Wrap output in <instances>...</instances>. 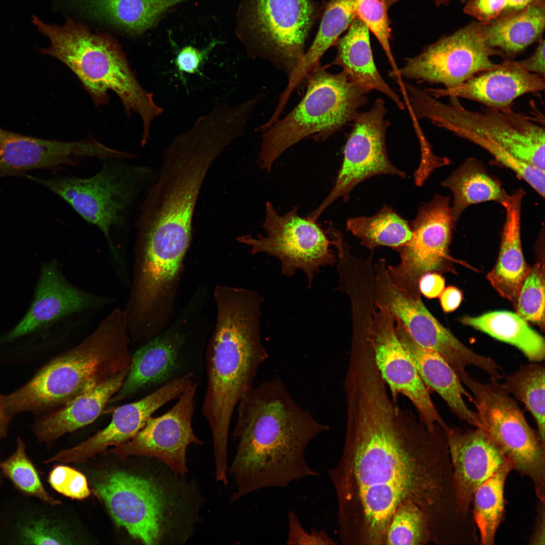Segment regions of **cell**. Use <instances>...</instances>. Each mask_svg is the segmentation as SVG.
Wrapping results in <instances>:
<instances>
[{
    "mask_svg": "<svg viewBox=\"0 0 545 545\" xmlns=\"http://www.w3.org/2000/svg\"><path fill=\"white\" fill-rule=\"evenodd\" d=\"M338 515L365 531L385 533L398 505L411 499L433 539L451 533L462 515L453 484L446 432L429 431L410 410L360 413L346 423L341 458L328 470Z\"/></svg>",
    "mask_w": 545,
    "mask_h": 545,
    "instance_id": "cell-1",
    "label": "cell"
},
{
    "mask_svg": "<svg viewBox=\"0 0 545 545\" xmlns=\"http://www.w3.org/2000/svg\"><path fill=\"white\" fill-rule=\"evenodd\" d=\"M237 407L236 452L228 470L235 487L230 502L319 475L307 463L306 451L330 427L301 407L280 379L253 386Z\"/></svg>",
    "mask_w": 545,
    "mask_h": 545,
    "instance_id": "cell-2",
    "label": "cell"
},
{
    "mask_svg": "<svg viewBox=\"0 0 545 545\" xmlns=\"http://www.w3.org/2000/svg\"><path fill=\"white\" fill-rule=\"evenodd\" d=\"M240 134L231 117L211 110L174 138L141 205L136 242L187 251L194 209L207 172Z\"/></svg>",
    "mask_w": 545,
    "mask_h": 545,
    "instance_id": "cell-3",
    "label": "cell"
},
{
    "mask_svg": "<svg viewBox=\"0 0 545 545\" xmlns=\"http://www.w3.org/2000/svg\"><path fill=\"white\" fill-rule=\"evenodd\" d=\"M216 321L205 357L207 386L201 412L211 430L215 461L228 459L229 429L235 409L253 386L268 354L260 335L261 306L257 291L218 286Z\"/></svg>",
    "mask_w": 545,
    "mask_h": 545,
    "instance_id": "cell-4",
    "label": "cell"
},
{
    "mask_svg": "<svg viewBox=\"0 0 545 545\" xmlns=\"http://www.w3.org/2000/svg\"><path fill=\"white\" fill-rule=\"evenodd\" d=\"M131 341L123 309L113 310L86 338L42 367L26 384L2 395L6 413L57 410L130 366Z\"/></svg>",
    "mask_w": 545,
    "mask_h": 545,
    "instance_id": "cell-5",
    "label": "cell"
},
{
    "mask_svg": "<svg viewBox=\"0 0 545 545\" xmlns=\"http://www.w3.org/2000/svg\"><path fill=\"white\" fill-rule=\"evenodd\" d=\"M31 22L49 41L39 49L66 65L79 78L95 106L108 103L112 90L122 101L129 117L132 111L140 116L143 125L141 144L150 137L151 123L163 108L145 90L131 70L118 42L110 36L93 34L86 26L68 19L63 25L47 23L32 15Z\"/></svg>",
    "mask_w": 545,
    "mask_h": 545,
    "instance_id": "cell-6",
    "label": "cell"
},
{
    "mask_svg": "<svg viewBox=\"0 0 545 545\" xmlns=\"http://www.w3.org/2000/svg\"><path fill=\"white\" fill-rule=\"evenodd\" d=\"M448 103L426 90L414 88L409 102L416 120L425 119L437 126L479 146L525 182L535 177V168L544 171V134L542 126L525 115L484 106L480 111L465 108L459 98Z\"/></svg>",
    "mask_w": 545,
    "mask_h": 545,
    "instance_id": "cell-7",
    "label": "cell"
},
{
    "mask_svg": "<svg viewBox=\"0 0 545 545\" xmlns=\"http://www.w3.org/2000/svg\"><path fill=\"white\" fill-rule=\"evenodd\" d=\"M94 486L116 524L144 544L182 542L177 531L181 526L190 527L194 521L193 493L188 485L173 477L116 471Z\"/></svg>",
    "mask_w": 545,
    "mask_h": 545,
    "instance_id": "cell-8",
    "label": "cell"
},
{
    "mask_svg": "<svg viewBox=\"0 0 545 545\" xmlns=\"http://www.w3.org/2000/svg\"><path fill=\"white\" fill-rule=\"evenodd\" d=\"M326 68L319 63L310 71L302 100L263 132L259 160L267 172L289 147L308 137L325 141L353 121L367 103L370 91L352 82L344 72L333 74Z\"/></svg>",
    "mask_w": 545,
    "mask_h": 545,
    "instance_id": "cell-9",
    "label": "cell"
},
{
    "mask_svg": "<svg viewBox=\"0 0 545 545\" xmlns=\"http://www.w3.org/2000/svg\"><path fill=\"white\" fill-rule=\"evenodd\" d=\"M123 158L105 159L99 171L88 178L23 177L45 187L67 202L104 236L115 269L126 266L112 240L111 231L126 223V214L140 192L155 177L148 167L130 165Z\"/></svg>",
    "mask_w": 545,
    "mask_h": 545,
    "instance_id": "cell-10",
    "label": "cell"
},
{
    "mask_svg": "<svg viewBox=\"0 0 545 545\" xmlns=\"http://www.w3.org/2000/svg\"><path fill=\"white\" fill-rule=\"evenodd\" d=\"M317 15L310 0H242L238 36L250 57L269 61L289 78Z\"/></svg>",
    "mask_w": 545,
    "mask_h": 545,
    "instance_id": "cell-11",
    "label": "cell"
},
{
    "mask_svg": "<svg viewBox=\"0 0 545 545\" xmlns=\"http://www.w3.org/2000/svg\"><path fill=\"white\" fill-rule=\"evenodd\" d=\"M472 393L479 428L502 451L513 469L532 480L539 500H545V453L537 432L499 380L479 382L467 371L457 374Z\"/></svg>",
    "mask_w": 545,
    "mask_h": 545,
    "instance_id": "cell-12",
    "label": "cell"
},
{
    "mask_svg": "<svg viewBox=\"0 0 545 545\" xmlns=\"http://www.w3.org/2000/svg\"><path fill=\"white\" fill-rule=\"evenodd\" d=\"M298 208V205L294 206L281 215L271 202L267 201L262 226L265 235H243L238 240L250 247L252 255L265 253L277 258L281 273L286 277L301 270L310 289L315 275L321 268L333 265L336 255L330 248L326 231L309 215L300 216Z\"/></svg>",
    "mask_w": 545,
    "mask_h": 545,
    "instance_id": "cell-13",
    "label": "cell"
},
{
    "mask_svg": "<svg viewBox=\"0 0 545 545\" xmlns=\"http://www.w3.org/2000/svg\"><path fill=\"white\" fill-rule=\"evenodd\" d=\"M494 56L505 58L501 50L487 44L483 23L474 21L426 46L418 55L407 59L399 74L401 77L440 83L451 89L496 68L498 64L490 59Z\"/></svg>",
    "mask_w": 545,
    "mask_h": 545,
    "instance_id": "cell-14",
    "label": "cell"
},
{
    "mask_svg": "<svg viewBox=\"0 0 545 545\" xmlns=\"http://www.w3.org/2000/svg\"><path fill=\"white\" fill-rule=\"evenodd\" d=\"M410 239L396 248L400 256L396 265L386 266L391 281L408 293L420 294L418 282L429 272L443 271L449 260V247L455 225L450 198L436 194L418 208L409 223Z\"/></svg>",
    "mask_w": 545,
    "mask_h": 545,
    "instance_id": "cell-15",
    "label": "cell"
},
{
    "mask_svg": "<svg viewBox=\"0 0 545 545\" xmlns=\"http://www.w3.org/2000/svg\"><path fill=\"white\" fill-rule=\"evenodd\" d=\"M387 112L384 101L376 99L370 109L359 113L344 148L343 159L334 186L319 206L309 215L317 220L331 204L342 198L346 202L350 193L361 182L380 175L406 177L404 172L394 166L388 155L385 119Z\"/></svg>",
    "mask_w": 545,
    "mask_h": 545,
    "instance_id": "cell-16",
    "label": "cell"
},
{
    "mask_svg": "<svg viewBox=\"0 0 545 545\" xmlns=\"http://www.w3.org/2000/svg\"><path fill=\"white\" fill-rule=\"evenodd\" d=\"M377 365L397 404L400 394L416 409L420 421L430 432L437 424L447 431L449 426L441 417L408 353L396 334L395 318L388 308L375 302L371 321L366 329Z\"/></svg>",
    "mask_w": 545,
    "mask_h": 545,
    "instance_id": "cell-17",
    "label": "cell"
},
{
    "mask_svg": "<svg viewBox=\"0 0 545 545\" xmlns=\"http://www.w3.org/2000/svg\"><path fill=\"white\" fill-rule=\"evenodd\" d=\"M114 301L74 285L66 278L60 263L51 259L41 267L28 311L1 341H12L60 323H86Z\"/></svg>",
    "mask_w": 545,
    "mask_h": 545,
    "instance_id": "cell-18",
    "label": "cell"
},
{
    "mask_svg": "<svg viewBox=\"0 0 545 545\" xmlns=\"http://www.w3.org/2000/svg\"><path fill=\"white\" fill-rule=\"evenodd\" d=\"M202 354V348L191 344L185 332L174 327L161 332L132 355L128 373L108 404L154 391L190 373L197 375Z\"/></svg>",
    "mask_w": 545,
    "mask_h": 545,
    "instance_id": "cell-19",
    "label": "cell"
},
{
    "mask_svg": "<svg viewBox=\"0 0 545 545\" xmlns=\"http://www.w3.org/2000/svg\"><path fill=\"white\" fill-rule=\"evenodd\" d=\"M385 259L375 266V302L386 307L422 347L438 353L456 371L473 364L477 354L443 326L423 304L420 294L397 287L387 271Z\"/></svg>",
    "mask_w": 545,
    "mask_h": 545,
    "instance_id": "cell-20",
    "label": "cell"
},
{
    "mask_svg": "<svg viewBox=\"0 0 545 545\" xmlns=\"http://www.w3.org/2000/svg\"><path fill=\"white\" fill-rule=\"evenodd\" d=\"M198 386L197 381L190 383L169 411L159 416L150 417L134 437L115 446L112 452L121 458L131 456L155 458L175 475L184 476L188 472V446L203 444L192 424Z\"/></svg>",
    "mask_w": 545,
    "mask_h": 545,
    "instance_id": "cell-21",
    "label": "cell"
},
{
    "mask_svg": "<svg viewBox=\"0 0 545 545\" xmlns=\"http://www.w3.org/2000/svg\"><path fill=\"white\" fill-rule=\"evenodd\" d=\"M115 150L93 138L61 141L28 136L0 128V178L23 176L35 170H59L75 166L85 157L105 159Z\"/></svg>",
    "mask_w": 545,
    "mask_h": 545,
    "instance_id": "cell-22",
    "label": "cell"
},
{
    "mask_svg": "<svg viewBox=\"0 0 545 545\" xmlns=\"http://www.w3.org/2000/svg\"><path fill=\"white\" fill-rule=\"evenodd\" d=\"M194 380L192 374L175 379L137 401L120 406L113 411L109 424L94 435L61 451L45 463L81 462L104 452L108 447L125 443L134 437L159 408L178 398Z\"/></svg>",
    "mask_w": 545,
    "mask_h": 545,
    "instance_id": "cell-23",
    "label": "cell"
},
{
    "mask_svg": "<svg viewBox=\"0 0 545 545\" xmlns=\"http://www.w3.org/2000/svg\"><path fill=\"white\" fill-rule=\"evenodd\" d=\"M446 436L456 502L462 513L469 517L475 491L510 461L479 428L463 430L449 427Z\"/></svg>",
    "mask_w": 545,
    "mask_h": 545,
    "instance_id": "cell-24",
    "label": "cell"
},
{
    "mask_svg": "<svg viewBox=\"0 0 545 545\" xmlns=\"http://www.w3.org/2000/svg\"><path fill=\"white\" fill-rule=\"evenodd\" d=\"M544 86V78L526 71L518 61L505 58L496 68L478 73L457 87L426 91L435 98H465L486 107L510 112L515 99L542 91Z\"/></svg>",
    "mask_w": 545,
    "mask_h": 545,
    "instance_id": "cell-25",
    "label": "cell"
},
{
    "mask_svg": "<svg viewBox=\"0 0 545 545\" xmlns=\"http://www.w3.org/2000/svg\"><path fill=\"white\" fill-rule=\"evenodd\" d=\"M394 318L397 336L428 390L437 392L460 420L479 427L480 422L476 412L470 409L463 399L465 396L472 401V396L464 388L451 365L437 352L419 345L403 323Z\"/></svg>",
    "mask_w": 545,
    "mask_h": 545,
    "instance_id": "cell-26",
    "label": "cell"
},
{
    "mask_svg": "<svg viewBox=\"0 0 545 545\" xmlns=\"http://www.w3.org/2000/svg\"><path fill=\"white\" fill-rule=\"evenodd\" d=\"M129 367L54 411L40 415L33 425L40 442L50 445L62 435L93 422L119 391Z\"/></svg>",
    "mask_w": 545,
    "mask_h": 545,
    "instance_id": "cell-27",
    "label": "cell"
},
{
    "mask_svg": "<svg viewBox=\"0 0 545 545\" xmlns=\"http://www.w3.org/2000/svg\"><path fill=\"white\" fill-rule=\"evenodd\" d=\"M524 190L519 189L508 194L502 204L506 211L498 259L487 275L494 289L515 304L523 283L529 270L522 252L521 215Z\"/></svg>",
    "mask_w": 545,
    "mask_h": 545,
    "instance_id": "cell-28",
    "label": "cell"
},
{
    "mask_svg": "<svg viewBox=\"0 0 545 545\" xmlns=\"http://www.w3.org/2000/svg\"><path fill=\"white\" fill-rule=\"evenodd\" d=\"M369 29L359 18L356 17L347 32L339 37L334 45L337 53L330 65L341 67L354 83L370 92L377 90L391 98L401 110L405 104L389 86L376 67L371 47Z\"/></svg>",
    "mask_w": 545,
    "mask_h": 545,
    "instance_id": "cell-29",
    "label": "cell"
},
{
    "mask_svg": "<svg viewBox=\"0 0 545 545\" xmlns=\"http://www.w3.org/2000/svg\"><path fill=\"white\" fill-rule=\"evenodd\" d=\"M544 28L545 5L531 6L516 13L483 23L488 45L512 59L539 40Z\"/></svg>",
    "mask_w": 545,
    "mask_h": 545,
    "instance_id": "cell-30",
    "label": "cell"
},
{
    "mask_svg": "<svg viewBox=\"0 0 545 545\" xmlns=\"http://www.w3.org/2000/svg\"><path fill=\"white\" fill-rule=\"evenodd\" d=\"M453 194L452 215L455 223L471 205L487 201L502 204L508 194L501 183L487 172L480 160L467 158L441 183Z\"/></svg>",
    "mask_w": 545,
    "mask_h": 545,
    "instance_id": "cell-31",
    "label": "cell"
},
{
    "mask_svg": "<svg viewBox=\"0 0 545 545\" xmlns=\"http://www.w3.org/2000/svg\"><path fill=\"white\" fill-rule=\"evenodd\" d=\"M461 320L465 325L515 346L530 361L540 362L544 358L543 337L517 313L496 311L476 317L466 316Z\"/></svg>",
    "mask_w": 545,
    "mask_h": 545,
    "instance_id": "cell-32",
    "label": "cell"
},
{
    "mask_svg": "<svg viewBox=\"0 0 545 545\" xmlns=\"http://www.w3.org/2000/svg\"><path fill=\"white\" fill-rule=\"evenodd\" d=\"M185 1L83 0V3L94 17L129 33L140 34L153 27L170 8Z\"/></svg>",
    "mask_w": 545,
    "mask_h": 545,
    "instance_id": "cell-33",
    "label": "cell"
},
{
    "mask_svg": "<svg viewBox=\"0 0 545 545\" xmlns=\"http://www.w3.org/2000/svg\"><path fill=\"white\" fill-rule=\"evenodd\" d=\"M355 11L349 0H330L321 20L317 34L296 70L288 78L285 89L289 94L306 79L310 71L318 64L325 51L339 36L347 30L354 18Z\"/></svg>",
    "mask_w": 545,
    "mask_h": 545,
    "instance_id": "cell-34",
    "label": "cell"
},
{
    "mask_svg": "<svg viewBox=\"0 0 545 545\" xmlns=\"http://www.w3.org/2000/svg\"><path fill=\"white\" fill-rule=\"evenodd\" d=\"M346 229L370 250L378 246L395 249L407 242L412 234L409 222L387 204L371 216L348 219Z\"/></svg>",
    "mask_w": 545,
    "mask_h": 545,
    "instance_id": "cell-35",
    "label": "cell"
},
{
    "mask_svg": "<svg viewBox=\"0 0 545 545\" xmlns=\"http://www.w3.org/2000/svg\"><path fill=\"white\" fill-rule=\"evenodd\" d=\"M513 469L512 463L507 462L484 481L473 494V517L481 544L495 543L496 533L504 514L505 482Z\"/></svg>",
    "mask_w": 545,
    "mask_h": 545,
    "instance_id": "cell-36",
    "label": "cell"
},
{
    "mask_svg": "<svg viewBox=\"0 0 545 545\" xmlns=\"http://www.w3.org/2000/svg\"><path fill=\"white\" fill-rule=\"evenodd\" d=\"M544 376L543 365L533 363L521 366L507 376L504 389L521 401L535 421L537 433L544 445Z\"/></svg>",
    "mask_w": 545,
    "mask_h": 545,
    "instance_id": "cell-37",
    "label": "cell"
},
{
    "mask_svg": "<svg viewBox=\"0 0 545 545\" xmlns=\"http://www.w3.org/2000/svg\"><path fill=\"white\" fill-rule=\"evenodd\" d=\"M431 541L427 518L411 499L402 501L391 518L386 545H426Z\"/></svg>",
    "mask_w": 545,
    "mask_h": 545,
    "instance_id": "cell-38",
    "label": "cell"
},
{
    "mask_svg": "<svg viewBox=\"0 0 545 545\" xmlns=\"http://www.w3.org/2000/svg\"><path fill=\"white\" fill-rule=\"evenodd\" d=\"M16 451L0 463V468L15 487L24 494L35 497L51 505H60L44 488L38 473L25 452V444L18 438Z\"/></svg>",
    "mask_w": 545,
    "mask_h": 545,
    "instance_id": "cell-39",
    "label": "cell"
},
{
    "mask_svg": "<svg viewBox=\"0 0 545 545\" xmlns=\"http://www.w3.org/2000/svg\"><path fill=\"white\" fill-rule=\"evenodd\" d=\"M514 305L524 319L544 328V271L540 262L530 267Z\"/></svg>",
    "mask_w": 545,
    "mask_h": 545,
    "instance_id": "cell-40",
    "label": "cell"
},
{
    "mask_svg": "<svg viewBox=\"0 0 545 545\" xmlns=\"http://www.w3.org/2000/svg\"><path fill=\"white\" fill-rule=\"evenodd\" d=\"M356 14L357 17L368 26L379 44L392 68L394 75L399 70L390 46L391 28L389 18L388 9L380 0H349Z\"/></svg>",
    "mask_w": 545,
    "mask_h": 545,
    "instance_id": "cell-41",
    "label": "cell"
},
{
    "mask_svg": "<svg viewBox=\"0 0 545 545\" xmlns=\"http://www.w3.org/2000/svg\"><path fill=\"white\" fill-rule=\"evenodd\" d=\"M48 482L57 492L71 499L82 500L90 495L85 476L67 466H56L49 473Z\"/></svg>",
    "mask_w": 545,
    "mask_h": 545,
    "instance_id": "cell-42",
    "label": "cell"
},
{
    "mask_svg": "<svg viewBox=\"0 0 545 545\" xmlns=\"http://www.w3.org/2000/svg\"><path fill=\"white\" fill-rule=\"evenodd\" d=\"M21 536L25 543L36 544H65L71 543L63 532L49 520H32L21 529Z\"/></svg>",
    "mask_w": 545,
    "mask_h": 545,
    "instance_id": "cell-43",
    "label": "cell"
},
{
    "mask_svg": "<svg viewBox=\"0 0 545 545\" xmlns=\"http://www.w3.org/2000/svg\"><path fill=\"white\" fill-rule=\"evenodd\" d=\"M409 113L421 151V160L418 168L414 172V179L417 186H421L435 169L449 165L450 160L447 157H439L434 154L431 145L419 126L417 120L411 112Z\"/></svg>",
    "mask_w": 545,
    "mask_h": 545,
    "instance_id": "cell-44",
    "label": "cell"
},
{
    "mask_svg": "<svg viewBox=\"0 0 545 545\" xmlns=\"http://www.w3.org/2000/svg\"><path fill=\"white\" fill-rule=\"evenodd\" d=\"M288 534L286 544L335 545V540L322 530L312 529L307 532L303 528L297 514L291 510L287 511Z\"/></svg>",
    "mask_w": 545,
    "mask_h": 545,
    "instance_id": "cell-45",
    "label": "cell"
},
{
    "mask_svg": "<svg viewBox=\"0 0 545 545\" xmlns=\"http://www.w3.org/2000/svg\"><path fill=\"white\" fill-rule=\"evenodd\" d=\"M213 40L206 47L200 49L191 45L182 47L177 53L175 64L182 79L183 74H201L200 68L209 53L218 43Z\"/></svg>",
    "mask_w": 545,
    "mask_h": 545,
    "instance_id": "cell-46",
    "label": "cell"
},
{
    "mask_svg": "<svg viewBox=\"0 0 545 545\" xmlns=\"http://www.w3.org/2000/svg\"><path fill=\"white\" fill-rule=\"evenodd\" d=\"M507 0H469L464 7V13L483 23L498 18L504 11Z\"/></svg>",
    "mask_w": 545,
    "mask_h": 545,
    "instance_id": "cell-47",
    "label": "cell"
},
{
    "mask_svg": "<svg viewBox=\"0 0 545 545\" xmlns=\"http://www.w3.org/2000/svg\"><path fill=\"white\" fill-rule=\"evenodd\" d=\"M545 40L541 38L534 52L528 58L518 61L520 65L526 71L544 78Z\"/></svg>",
    "mask_w": 545,
    "mask_h": 545,
    "instance_id": "cell-48",
    "label": "cell"
},
{
    "mask_svg": "<svg viewBox=\"0 0 545 545\" xmlns=\"http://www.w3.org/2000/svg\"><path fill=\"white\" fill-rule=\"evenodd\" d=\"M444 279L436 272L425 274L420 279L418 288L420 293L429 299L439 297L445 289Z\"/></svg>",
    "mask_w": 545,
    "mask_h": 545,
    "instance_id": "cell-49",
    "label": "cell"
},
{
    "mask_svg": "<svg viewBox=\"0 0 545 545\" xmlns=\"http://www.w3.org/2000/svg\"><path fill=\"white\" fill-rule=\"evenodd\" d=\"M439 297L442 308L446 312H451L457 309L462 299L461 292L452 286L445 289Z\"/></svg>",
    "mask_w": 545,
    "mask_h": 545,
    "instance_id": "cell-50",
    "label": "cell"
},
{
    "mask_svg": "<svg viewBox=\"0 0 545 545\" xmlns=\"http://www.w3.org/2000/svg\"><path fill=\"white\" fill-rule=\"evenodd\" d=\"M538 514L533 533L530 539V544L544 545L545 544V512L544 501L538 503Z\"/></svg>",
    "mask_w": 545,
    "mask_h": 545,
    "instance_id": "cell-51",
    "label": "cell"
},
{
    "mask_svg": "<svg viewBox=\"0 0 545 545\" xmlns=\"http://www.w3.org/2000/svg\"><path fill=\"white\" fill-rule=\"evenodd\" d=\"M544 4V0H507L506 7L499 17L516 13L531 6Z\"/></svg>",
    "mask_w": 545,
    "mask_h": 545,
    "instance_id": "cell-52",
    "label": "cell"
},
{
    "mask_svg": "<svg viewBox=\"0 0 545 545\" xmlns=\"http://www.w3.org/2000/svg\"><path fill=\"white\" fill-rule=\"evenodd\" d=\"M2 395H0V442L7 434L8 426L12 416L8 415L5 412L3 402Z\"/></svg>",
    "mask_w": 545,
    "mask_h": 545,
    "instance_id": "cell-53",
    "label": "cell"
},
{
    "mask_svg": "<svg viewBox=\"0 0 545 545\" xmlns=\"http://www.w3.org/2000/svg\"><path fill=\"white\" fill-rule=\"evenodd\" d=\"M389 9L391 7L401 0H380ZM437 7L448 4L452 0H432Z\"/></svg>",
    "mask_w": 545,
    "mask_h": 545,
    "instance_id": "cell-54",
    "label": "cell"
}]
</instances>
